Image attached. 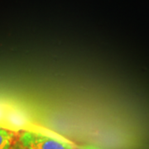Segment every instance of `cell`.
I'll return each mask as SVG.
<instances>
[{
	"label": "cell",
	"instance_id": "277c9868",
	"mask_svg": "<svg viewBox=\"0 0 149 149\" xmlns=\"http://www.w3.org/2000/svg\"><path fill=\"white\" fill-rule=\"evenodd\" d=\"M13 149H27V148H25L24 147H22L21 144L17 142V143H16L14 144V146H13Z\"/></svg>",
	"mask_w": 149,
	"mask_h": 149
},
{
	"label": "cell",
	"instance_id": "3957f363",
	"mask_svg": "<svg viewBox=\"0 0 149 149\" xmlns=\"http://www.w3.org/2000/svg\"><path fill=\"white\" fill-rule=\"evenodd\" d=\"M76 149H102L99 147H96L94 145H90V144H87V145H81L77 147Z\"/></svg>",
	"mask_w": 149,
	"mask_h": 149
},
{
	"label": "cell",
	"instance_id": "7a4b0ae2",
	"mask_svg": "<svg viewBox=\"0 0 149 149\" xmlns=\"http://www.w3.org/2000/svg\"><path fill=\"white\" fill-rule=\"evenodd\" d=\"M16 134L10 130L0 128V149H13Z\"/></svg>",
	"mask_w": 149,
	"mask_h": 149
},
{
	"label": "cell",
	"instance_id": "6da1fadb",
	"mask_svg": "<svg viewBox=\"0 0 149 149\" xmlns=\"http://www.w3.org/2000/svg\"><path fill=\"white\" fill-rule=\"evenodd\" d=\"M18 143L27 149H75L66 141L34 131L22 132L18 137Z\"/></svg>",
	"mask_w": 149,
	"mask_h": 149
},
{
	"label": "cell",
	"instance_id": "5b68a950",
	"mask_svg": "<svg viewBox=\"0 0 149 149\" xmlns=\"http://www.w3.org/2000/svg\"></svg>",
	"mask_w": 149,
	"mask_h": 149
}]
</instances>
